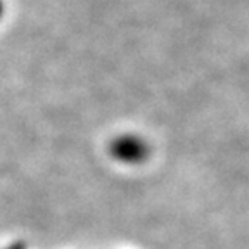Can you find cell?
<instances>
[{"mask_svg":"<svg viewBox=\"0 0 249 249\" xmlns=\"http://www.w3.org/2000/svg\"><path fill=\"white\" fill-rule=\"evenodd\" d=\"M2 11H4V5H2V0H0V16H2Z\"/></svg>","mask_w":249,"mask_h":249,"instance_id":"6da1fadb","label":"cell"}]
</instances>
